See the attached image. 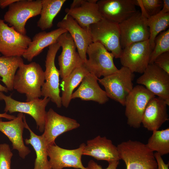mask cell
Segmentation results:
<instances>
[{
	"label": "cell",
	"instance_id": "6da1fadb",
	"mask_svg": "<svg viewBox=\"0 0 169 169\" xmlns=\"http://www.w3.org/2000/svg\"><path fill=\"white\" fill-rule=\"evenodd\" d=\"M44 81V71L39 64L34 62L28 64L23 63L15 75L13 88L25 94L26 101L29 102L42 96L41 88Z\"/></svg>",
	"mask_w": 169,
	"mask_h": 169
},
{
	"label": "cell",
	"instance_id": "7a4b0ae2",
	"mask_svg": "<svg viewBox=\"0 0 169 169\" xmlns=\"http://www.w3.org/2000/svg\"><path fill=\"white\" fill-rule=\"evenodd\" d=\"M117 148L120 159L125 162L126 169H156L157 163L153 152L146 144L129 140L118 144Z\"/></svg>",
	"mask_w": 169,
	"mask_h": 169
},
{
	"label": "cell",
	"instance_id": "3957f363",
	"mask_svg": "<svg viewBox=\"0 0 169 169\" xmlns=\"http://www.w3.org/2000/svg\"><path fill=\"white\" fill-rule=\"evenodd\" d=\"M134 73L122 66L116 72L99 79V82L104 86L109 98L124 106L127 96L132 90Z\"/></svg>",
	"mask_w": 169,
	"mask_h": 169
},
{
	"label": "cell",
	"instance_id": "277c9868",
	"mask_svg": "<svg viewBox=\"0 0 169 169\" xmlns=\"http://www.w3.org/2000/svg\"><path fill=\"white\" fill-rule=\"evenodd\" d=\"M89 31L92 42L100 43L114 58H120L122 49L118 24L102 18L90 25Z\"/></svg>",
	"mask_w": 169,
	"mask_h": 169
},
{
	"label": "cell",
	"instance_id": "5b68a950",
	"mask_svg": "<svg viewBox=\"0 0 169 169\" xmlns=\"http://www.w3.org/2000/svg\"><path fill=\"white\" fill-rule=\"evenodd\" d=\"M41 8V0H18L9 6L3 20L20 33L26 35L27 21L40 15Z\"/></svg>",
	"mask_w": 169,
	"mask_h": 169
},
{
	"label": "cell",
	"instance_id": "8992f818",
	"mask_svg": "<svg viewBox=\"0 0 169 169\" xmlns=\"http://www.w3.org/2000/svg\"><path fill=\"white\" fill-rule=\"evenodd\" d=\"M0 100H3L5 104V112L12 113L15 112L24 113L32 117L35 121L37 128L41 132H43L46 112L45 108L50 100L48 98H38L29 102H21L13 99L11 96L4 95L0 92Z\"/></svg>",
	"mask_w": 169,
	"mask_h": 169
},
{
	"label": "cell",
	"instance_id": "52a82bcc",
	"mask_svg": "<svg viewBox=\"0 0 169 169\" xmlns=\"http://www.w3.org/2000/svg\"><path fill=\"white\" fill-rule=\"evenodd\" d=\"M60 46L57 42L49 46L45 61V81L41 88L42 96L49 98L58 108L62 105L60 95V72L56 67L55 60Z\"/></svg>",
	"mask_w": 169,
	"mask_h": 169
},
{
	"label": "cell",
	"instance_id": "ba28073f",
	"mask_svg": "<svg viewBox=\"0 0 169 169\" xmlns=\"http://www.w3.org/2000/svg\"><path fill=\"white\" fill-rule=\"evenodd\" d=\"M88 59L83 64L90 73L98 78L109 75L117 71L114 62V57L98 42H92L86 51Z\"/></svg>",
	"mask_w": 169,
	"mask_h": 169
},
{
	"label": "cell",
	"instance_id": "9c48e42d",
	"mask_svg": "<svg viewBox=\"0 0 169 169\" xmlns=\"http://www.w3.org/2000/svg\"><path fill=\"white\" fill-rule=\"evenodd\" d=\"M155 96L142 85L133 87L127 96L124 105L125 115L130 126L135 128L140 127L146 106L149 101Z\"/></svg>",
	"mask_w": 169,
	"mask_h": 169
},
{
	"label": "cell",
	"instance_id": "30bf717a",
	"mask_svg": "<svg viewBox=\"0 0 169 169\" xmlns=\"http://www.w3.org/2000/svg\"><path fill=\"white\" fill-rule=\"evenodd\" d=\"M147 18L139 11L118 24L123 49L136 42L149 40L150 33Z\"/></svg>",
	"mask_w": 169,
	"mask_h": 169
},
{
	"label": "cell",
	"instance_id": "8fae6325",
	"mask_svg": "<svg viewBox=\"0 0 169 169\" xmlns=\"http://www.w3.org/2000/svg\"><path fill=\"white\" fill-rule=\"evenodd\" d=\"M152 51L149 40L133 43L122 49L120 63L133 73L142 74L149 64Z\"/></svg>",
	"mask_w": 169,
	"mask_h": 169
},
{
	"label": "cell",
	"instance_id": "7c38bea8",
	"mask_svg": "<svg viewBox=\"0 0 169 169\" xmlns=\"http://www.w3.org/2000/svg\"><path fill=\"white\" fill-rule=\"evenodd\" d=\"M31 40L0 19V53L3 56H22Z\"/></svg>",
	"mask_w": 169,
	"mask_h": 169
},
{
	"label": "cell",
	"instance_id": "4fadbf2b",
	"mask_svg": "<svg viewBox=\"0 0 169 169\" xmlns=\"http://www.w3.org/2000/svg\"><path fill=\"white\" fill-rule=\"evenodd\" d=\"M143 74L136 80L155 96L169 105V74L154 63L149 64Z\"/></svg>",
	"mask_w": 169,
	"mask_h": 169
},
{
	"label": "cell",
	"instance_id": "5bb4252c",
	"mask_svg": "<svg viewBox=\"0 0 169 169\" xmlns=\"http://www.w3.org/2000/svg\"><path fill=\"white\" fill-rule=\"evenodd\" d=\"M85 144L83 143L74 149L62 148L54 144L48 146V153L52 169H63L66 167L88 169L83 166L81 157Z\"/></svg>",
	"mask_w": 169,
	"mask_h": 169
},
{
	"label": "cell",
	"instance_id": "9a60e30c",
	"mask_svg": "<svg viewBox=\"0 0 169 169\" xmlns=\"http://www.w3.org/2000/svg\"><path fill=\"white\" fill-rule=\"evenodd\" d=\"M97 4L103 18L119 24L137 12V0H100Z\"/></svg>",
	"mask_w": 169,
	"mask_h": 169
},
{
	"label": "cell",
	"instance_id": "2e32d148",
	"mask_svg": "<svg viewBox=\"0 0 169 169\" xmlns=\"http://www.w3.org/2000/svg\"><path fill=\"white\" fill-rule=\"evenodd\" d=\"M80 125L76 120L61 115L50 108L46 112L42 136L48 146L53 145L55 144V139L59 136L78 128Z\"/></svg>",
	"mask_w": 169,
	"mask_h": 169
},
{
	"label": "cell",
	"instance_id": "e0dca14e",
	"mask_svg": "<svg viewBox=\"0 0 169 169\" xmlns=\"http://www.w3.org/2000/svg\"><path fill=\"white\" fill-rule=\"evenodd\" d=\"M57 42L62 48L58 60L60 76L62 79L83 64L76 50V47L73 39L68 32L60 35Z\"/></svg>",
	"mask_w": 169,
	"mask_h": 169
},
{
	"label": "cell",
	"instance_id": "ac0fdd59",
	"mask_svg": "<svg viewBox=\"0 0 169 169\" xmlns=\"http://www.w3.org/2000/svg\"><path fill=\"white\" fill-rule=\"evenodd\" d=\"M26 121L25 116L22 113L8 121H3L0 118V131L8 137L12 142L13 149L17 150L23 159L30 152L29 148L24 145L23 137Z\"/></svg>",
	"mask_w": 169,
	"mask_h": 169
},
{
	"label": "cell",
	"instance_id": "d6986e66",
	"mask_svg": "<svg viewBox=\"0 0 169 169\" xmlns=\"http://www.w3.org/2000/svg\"><path fill=\"white\" fill-rule=\"evenodd\" d=\"M57 26L58 28L65 29L70 34L84 64L87 59V49L92 43L89 29L81 27L74 19L66 14Z\"/></svg>",
	"mask_w": 169,
	"mask_h": 169
},
{
	"label": "cell",
	"instance_id": "ffe728a7",
	"mask_svg": "<svg viewBox=\"0 0 169 169\" xmlns=\"http://www.w3.org/2000/svg\"><path fill=\"white\" fill-rule=\"evenodd\" d=\"M167 105L162 98L156 96L148 103L142 117L141 124L149 131L158 130L169 120Z\"/></svg>",
	"mask_w": 169,
	"mask_h": 169
},
{
	"label": "cell",
	"instance_id": "44dd1931",
	"mask_svg": "<svg viewBox=\"0 0 169 169\" xmlns=\"http://www.w3.org/2000/svg\"><path fill=\"white\" fill-rule=\"evenodd\" d=\"M83 155L91 156L98 160L106 161L108 162L120 160L117 146L111 140L100 136L87 141Z\"/></svg>",
	"mask_w": 169,
	"mask_h": 169
},
{
	"label": "cell",
	"instance_id": "7402d4cb",
	"mask_svg": "<svg viewBox=\"0 0 169 169\" xmlns=\"http://www.w3.org/2000/svg\"><path fill=\"white\" fill-rule=\"evenodd\" d=\"M99 79L90 73L86 75L79 88L73 93L72 100L78 98L83 100L94 101L100 104L108 102L109 98L105 90L99 85Z\"/></svg>",
	"mask_w": 169,
	"mask_h": 169
},
{
	"label": "cell",
	"instance_id": "603a6c76",
	"mask_svg": "<svg viewBox=\"0 0 169 169\" xmlns=\"http://www.w3.org/2000/svg\"><path fill=\"white\" fill-rule=\"evenodd\" d=\"M97 0H84L79 6L66 8L65 11L81 27L89 30L90 25L101 20L102 18L97 3Z\"/></svg>",
	"mask_w": 169,
	"mask_h": 169
},
{
	"label": "cell",
	"instance_id": "cb8c5ba5",
	"mask_svg": "<svg viewBox=\"0 0 169 169\" xmlns=\"http://www.w3.org/2000/svg\"><path fill=\"white\" fill-rule=\"evenodd\" d=\"M66 32L65 29L58 28L50 32L44 31L36 34L22 56L28 61H32L45 48L57 42L60 36Z\"/></svg>",
	"mask_w": 169,
	"mask_h": 169
},
{
	"label": "cell",
	"instance_id": "d4e9b609",
	"mask_svg": "<svg viewBox=\"0 0 169 169\" xmlns=\"http://www.w3.org/2000/svg\"><path fill=\"white\" fill-rule=\"evenodd\" d=\"M25 128L29 131L30 137L29 139L25 140V142L26 144H30L33 147L36 154L33 169H52L48 159V146L42 135L38 136L33 132L26 121Z\"/></svg>",
	"mask_w": 169,
	"mask_h": 169
},
{
	"label": "cell",
	"instance_id": "484cf974",
	"mask_svg": "<svg viewBox=\"0 0 169 169\" xmlns=\"http://www.w3.org/2000/svg\"><path fill=\"white\" fill-rule=\"evenodd\" d=\"M89 73L83 65L62 79L60 84L62 90L61 97L62 104L64 107H68L72 100L71 96L74 90Z\"/></svg>",
	"mask_w": 169,
	"mask_h": 169
},
{
	"label": "cell",
	"instance_id": "4316f807",
	"mask_svg": "<svg viewBox=\"0 0 169 169\" xmlns=\"http://www.w3.org/2000/svg\"><path fill=\"white\" fill-rule=\"evenodd\" d=\"M66 0H41L40 17L37 26L44 31L53 26L54 19L60 11Z\"/></svg>",
	"mask_w": 169,
	"mask_h": 169
},
{
	"label": "cell",
	"instance_id": "83f0119b",
	"mask_svg": "<svg viewBox=\"0 0 169 169\" xmlns=\"http://www.w3.org/2000/svg\"><path fill=\"white\" fill-rule=\"evenodd\" d=\"M21 57L0 56V76L8 90H13V83L17 69L23 63Z\"/></svg>",
	"mask_w": 169,
	"mask_h": 169
},
{
	"label": "cell",
	"instance_id": "f1b7e54d",
	"mask_svg": "<svg viewBox=\"0 0 169 169\" xmlns=\"http://www.w3.org/2000/svg\"><path fill=\"white\" fill-rule=\"evenodd\" d=\"M146 145L151 151H156L161 156L168 154L169 128L152 131V134Z\"/></svg>",
	"mask_w": 169,
	"mask_h": 169
},
{
	"label": "cell",
	"instance_id": "f546056e",
	"mask_svg": "<svg viewBox=\"0 0 169 169\" xmlns=\"http://www.w3.org/2000/svg\"><path fill=\"white\" fill-rule=\"evenodd\" d=\"M146 23L150 33L149 42L153 50L155 47L154 40L156 37L169 27V13L164 14L158 13L147 18Z\"/></svg>",
	"mask_w": 169,
	"mask_h": 169
},
{
	"label": "cell",
	"instance_id": "4dcf8cb0",
	"mask_svg": "<svg viewBox=\"0 0 169 169\" xmlns=\"http://www.w3.org/2000/svg\"><path fill=\"white\" fill-rule=\"evenodd\" d=\"M154 44L149 64H153L156 58L160 54L169 51V29L162 31L158 35L155 39Z\"/></svg>",
	"mask_w": 169,
	"mask_h": 169
},
{
	"label": "cell",
	"instance_id": "1f68e13d",
	"mask_svg": "<svg viewBox=\"0 0 169 169\" xmlns=\"http://www.w3.org/2000/svg\"><path fill=\"white\" fill-rule=\"evenodd\" d=\"M137 6L141 9V13L147 18L154 16L162 9L163 1L162 0H137Z\"/></svg>",
	"mask_w": 169,
	"mask_h": 169
},
{
	"label": "cell",
	"instance_id": "d6a6232c",
	"mask_svg": "<svg viewBox=\"0 0 169 169\" xmlns=\"http://www.w3.org/2000/svg\"><path fill=\"white\" fill-rule=\"evenodd\" d=\"M13 155L8 144H0V169H11V160Z\"/></svg>",
	"mask_w": 169,
	"mask_h": 169
},
{
	"label": "cell",
	"instance_id": "836d02e7",
	"mask_svg": "<svg viewBox=\"0 0 169 169\" xmlns=\"http://www.w3.org/2000/svg\"><path fill=\"white\" fill-rule=\"evenodd\" d=\"M153 63L169 74V51L158 56Z\"/></svg>",
	"mask_w": 169,
	"mask_h": 169
},
{
	"label": "cell",
	"instance_id": "e575fe53",
	"mask_svg": "<svg viewBox=\"0 0 169 169\" xmlns=\"http://www.w3.org/2000/svg\"><path fill=\"white\" fill-rule=\"evenodd\" d=\"M119 161H114L109 162L108 166L105 169L98 164L93 160H90L88 162L87 168L88 169H116L119 163Z\"/></svg>",
	"mask_w": 169,
	"mask_h": 169
},
{
	"label": "cell",
	"instance_id": "d590c367",
	"mask_svg": "<svg viewBox=\"0 0 169 169\" xmlns=\"http://www.w3.org/2000/svg\"><path fill=\"white\" fill-rule=\"evenodd\" d=\"M154 155L157 163L156 169H169V163H165L161 156L157 153L155 152Z\"/></svg>",
	"mask_w": 169,
	"mask_h": 169
},
{
	"label": "cell",
	"instance_id": "8d00e7d4",
	"mask_svg": "<svg viewBox=\"0 0 169 169\" xmlns=\"http://www.w3.org/2000/svg\"><path fill=\"white\" fill-rule=\"evenodd\" d=\"M163 5L161 10L159 13L164 14L169 13V0H163Z\"/></svg>",
	"mask_w": 169,
	"mask_h": 169
},
{
	"label": "cell",
	"instance_id": "74e56055",
	"mask_svg": "<svg viewBox=\"0 0 169 169\" xmlns=\"http://www.w3.org/2000/svg\"><path fill=\"white\" fill-rule=\"evenodd\" d=\"M18 0H0V8L3 9Z\"/></svg>",
	"mask_w": 169,
	"mask_h": 169
},
{
	"label": "cell",
	"instance_id": "f35d334b",
	"mask_svg": "<svg viewBox=\"0 0 169 169\" xmlns=\"http://www.w3.org/2000/svg\"><path fill=\"white\" fill-rule=\"evenodd\" d=\"M84 0H74L71 4L70 8H74L80 5L83 2Z\"/></svg>",
	"mask_w": 169,
	"mask_h": 169
},
{
	"label": "cell",
	"instance_id": "ab89813d",
	"mask_svg": "<svg viewBox=\"0 0 169 169\" xmlns=\"http://www.w3.org/2000/svg\"><path fill=\"white\" fill-rule=\"evenodd\" d=\"M15 117L14 115L8 114L6 112L0 113V118H3L11 120L14 119Z\"/></svg>",
	"mask_w": 169,
	"mask_h": 169
},
{
	"label": "cell",
	"instance_id": "60d3db41",
	"mask_svg": "<svg viewBox=\"0 0 169 169\" xmlns=\"http://www.w3.org/2000/svg\"><path fill=\"white\" fill-rule=\"evenodd\" d=\"M8 89L6 87L3 86L0 84V92H8Z\"/></svg>",
	"mask_w": 169,
	"mask_h": 169
},
{
	"label": "cell",
	"instance_id": "b9f144b4",
	"mask_svg": "<svg viewBox=\"0 0 169 169\" xmlns=\"http://www.w3.org/2000/svg\"><path fill=\"white\" fill-rule=\"evenodd\" d=\"M0 56H1V54H0Z\"/></svg>",
	"mask_w": 169,
	"mask_h": 169
}]
</instances>
